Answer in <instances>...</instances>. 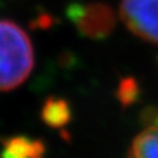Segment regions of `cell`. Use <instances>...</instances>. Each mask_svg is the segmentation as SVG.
I'll return each mask as SVG.
<instances>
[{"label": "cell", "mask_w": 158, "mask_h": 158, "mask_svg": "<svg viewBox=\"0 0 158 158\" xmlns=\"http://www.w3.org/2000/svg\"><path fill=\"white\" fill-rule=\"evenodd\" d=\"M56 61H57L59 67H61L62 70H66V71L73 70L77 67V65H80L77 55L70 50H65V51L60 52Z\"/></svg>", "instance_id": "9"}, {"label": "cell", "mask_w": 158, "mask_h": 158, "mask_svg": "<svg viewBox=\"0 0 158 158\" xmlns=\"http://www.w3.org/2000/svg\"><path fill=\"white\" fill-rule=\"evenodd\" d=\"M34 67V49L26 31L11 20L0 19V91L25 82Z\"/></svg>", "instance_id": "1"}, {"label": "cell", "mask_w": 158, "mask_h": 158, "mask_svg": "<svg viewBox=\"0 0 158 158\" xmlns=\"http://www.w3.org/2000/svg\"><path fill=\"white\" fill-rule=\"evenodd\" d=\"M40 117L48 127L62 128L72 120V108L66 98L50 96L45 100L41 107Z\"/></svg>", "instance_id": "5"}, {"label": "cell", "mask_w": 158, "mask_h": 158, "mask_svg": "<svg viewBox=\"0 0 158 158\" xmlns=\"http://www.w3.org/2000/svg\"><path fill=\"white\" fill-rule=\"evenodd\" d=\"M126 158H158V130L144 128L138 133L133 138Z\"/></svg>", "instance_id": "6"}, {"label": "cell", "mask_w": 158, "mask_h": 158, "mask_svg": "<svg viewBox=\"0 0 158 158\" xmlns=\"http://www.w3.org/2000/svg\"><path fill=\"white\" fill-rule=\"evenodd\" d=\"M55 24H56V19L51 14L44 11L37 14L34 18V20L30 23V27L32 30H49Z\"/></svg>", "instance_id": "8"}, {"label": "cell", "mask_w": 158, "mask_h": 158, "mask_svg": "<svg viewBox=\"0 0 158 158\" xmlns=\"http://www.w3.org/2000/svg\"><path fill=\"white\" fill-rule=\"evenodd\" d=\"M0 158H44L46 146L41 139L16 135L2 139Z\"/></svg>", "instance_id": "4"}, {"label": "cell", "mask_w": 158, "mask_h": 158, "mask_svg": "<svg viewBox=\"0 0 158 158\" xmlns=\"http://www.w3.org/2000/svg\"><path fill=\"white\" fill-rule=\"evenodd\" d=\"M114 96L123 108H127L141 100L142 90L138 81L133 76H126L122 77L118 82Z\"/></svg>", "instance_id": "7"}, {"label": "cell", "mask_w": 158, "mask_h": 158, "mask_svg": "<svg viewBox=\"0 0 158 158\" xmlns=\"http://www.w3.org/2000/svg\"><path fill=\"white\" fill-rule=\"evenodd\" d=\"M77 32L91 40H105L114 30V10L105 3H70L65 10Z\"/></svg>", "instance_id": "2"}, {"label": "cell", "mask_w": 158, "mask_h": 158, "mask_svg": "<svg viewBox=\"0 0 158 158\" xmlns=\"http://www.w3.org/2000/svg\"><path fill=\"white\" fill-rule=\"evenodd\" d=\"M120 16L133 35L158 44V0H122Z\"/></svg>", "instance_id": "3"}]
</instances>
